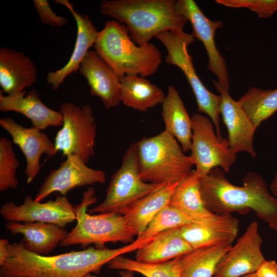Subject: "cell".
Instances as JSON below:
<instances>
[{"instance_id":"6da1fadb","label":"cell","mask_w":277,"mask_h":277,"mask_svg":"<svg viewBox=\"0 0 277 277\" xmlns=\"http://www.w3.org/2000/svg\"><path fill=\"white\" fill-rule=\"evenodd\" d=\"M147 241L137 238L126 246L115 248L87 249L56 255H40L28 251L22 242L9 244L8 255L0 266L3 277H84L98 273L114 258L136 251Z\"/></svg>"},{"instance_id":"7a4b0ae2","label":"cell","mask_w":277,"mask_h":277,"mask_svg":"<svg viewBox=\"0 0 277 277\" xmlns=\"http://www.w3.org/2000/svg\"><path fill=\"white\" fill-rule=\"evenodd\" d=\"M225 173L221 168H214L201 178L200 192L206 208L219 215L252 210L268 225L272 223L277 216V200L262 175L249 171L240 186L230 182Z\"/></svg>"},{"instance_id":"3957f363","label":"cell","mask_w":277,"mask_h":277,"mask_svg":"<svg viewBox=\"0 0 277 277\" xmlns=\"http://www.w3.org/2000/svg\"><path fill=\"white\" fill-rule=\"evenodd\" d=\"M100 12L123 23L138 45L150 43L161 33L183 29L188 22L175 0H104Z\"/></svg>"},{"instance_id":"277c9868","label":"cell","mask_w":277,"mask_h":277,"mask_svg":"<svg viewBox=\"0 0 277 277\" xmlns=\"http://www.w3.org/2000/svg\"><path fill=\"white\" fill-rule=\"evenodd\" d=\"M95 51L119 76L153 75L162 63L161 53L151 43L138 45L128 28L115 20L108 21L98 32Z\"/></svg>"},{"instance_id":"5b68a950","label":"cell","mask_w":277,"mask_h":277,"mask_svg":"<svg viewBox=\"0 0 277 277\" xmlns=\"http://www.w3.org/2000/svg\"><path fill=\"white\" fill-rule=\"evenodd\" d=\"M140 176L155 184L179 183L192 171L194 166L177 141L166 131L135 143Z\"/></svg>"},{"instance_id":"8992f818","label":"cell","mask_w":277,"mask_h":277,"mask_svg":"<svg viewBox=\"0 0 277 277\" xmlns=\"http://www.w3.org/2000/svg\"><path fill=\"white\" fill-rule=\"evenodd\" d=\"M97 201L92 187L83 192L81 202L74 206L76 225L60 246L85 247L93 244L103 248L108 243H131L134 241L136 234L123 215L113 212L91 215L88 212L89 207Z\"/></svg>"},{"instance_id":"52a82bcc","label":"cell","mask_w":277,"mask_h":277,"mask_svg":"<svg viewBox=\"0 0 277 277\" xmlns=\"http://www.w3.org/2000/svg\"><path fill=\"white\" fill-rule=\"evenodd\" d=\"M165 46V62L180 68L186 76L195 97L198 112L207 114L213 123L218 137L223 138L220 129L221 97L212 93L204 85L193 66L188 46L195 38L183 29L167 31L155 37Z\"/></svg>"},{"instance_id":"ba28073f","label":"cell","mask_w":277,"mask_h":277,"mask_svg":"<svg viewBox=\"0 0 277 277\" xmlns=\"http://www.w3.org/2000/svg\"><path fill=\"white\" fill-rule=\"evenodd\" d=\"M168 183L155 184L143 181L140 176L135 143L126 150L119 169L112 175L104 200L88 212H113L122 214L130 205Z\"/></svg>"},{"instance_id":"9c48e42d","label":"cell","mask_w":277,"mask_h":277,"mask_svg":"<svg viewBox=\"0 0 277 277\" xmlns=\"http://www.w3.org/2000/svg\"><path fill=\"white\" fill-rule=\"evenodd\" d=\"M63 125L54 139L55 150L64 156L79 155L86 164L95 155L97 125L90 105L65 102L60 107Z\"/></svg>"},{"instance_id":"30bf717a","label":"cell","mask_w":277,"mask_h":277,"mask_svg":"<svg viewBox=\"0 0 277 277\" xmlns=\"http://www.w3.org/2000/svg\"><path fill=\"white\" fill-rule=\"evenodd\" d=\"M191 119L192 135L189 156L195 166L196 173L201 178L217 167L225 173L229 172L237 155L230 149L227 138L218 137L209 117L195 113Z\"/></svg>"},{"instance_id":"8fae6325","label":"cell","mask_w":277,"mask_h":277,"mask_svg":"<svg viewBox=\"0 0 277 277\" xmlns=\"http://www.w3.org/2000/svg\"><path fill=\"white\" fill-rule=\"evenodd\" d=\"M0 213L7 222H43L63 228L76 220L74 206L64 195L45 203L36 201L27 195L20 205L13 202L4 204Z\"/></svg>"},{"instance_id":"7c38bea8","label":"cell","mask_w":277,"mask_h":277,"mask_svg":"<svg viewBox=\"0 0 277 277\" xmlns=\"http://www.w3.org/2000/svg\"><path fill=\"white\" fill-rule=\"evenodd\" d=\"M179 11L190 22L192 35L201 41L208 57L207 69L217 77L218 83L226 90H230V78L225 60L216 46L214 35L216 31L223 27L221 21H212L202 11L193 0L176 1Z\"/></svg>"},{"instance_id":"4fadbf2b","label":"cell","mask_w":277,"mask_h":277,"mask_svg":"<svg viewBox=\"0 0 277 277\" xmlns=\"http://www.w3.org/2000/svg\"><path fill=\"white\" fill-rule=\"evenodd\" d=\"M259 225L253 221L218 263L213 277H241L255 272L265 260Z\"/></svg>"},{"instance_id":"5bb4252c","label":"cell","mask_w":277,"mask_h":277,"mask_svg":"<svg viewBox=\"0 0 277 277\" xmlns=\"http://www.w3.org/2000/svg\"><path fill=\"white\" fill-rule=\"evenodd\" d=\"M105 173L87 166L78 155L70 154L58 168L50 171L34 200L41 202L50 194L58 192L65 196L70 190L85 186L106 182Z\"/></svg>"},{"instance_id":"9a60e30c","label":"cell","mask_w":277,"mask_h":277,"mask_svg":"<svg viewBox=\"0 0 277 277\" xmlns=\"http://www.w3.org/2000/svg\"><path fill=\"white\" fill-rule=\"evenodd\" d=\"M0 126L11 135L13 142L25 155L27 183H31L39 172L41 156L43 154L52 156L57 153L54 143L42 131L32 126L25 127L10 117L1 118Z\"/></svg>"},{"instance_id":"2e32d148","label":"cell","mask_w":277,"mask_h":277,"mask_svg":"<svg viewBox=\"0 0 277 277\" xmlns=\"http://www.w3.org/2000/svg\"><path fill=\"white\" fill-rule=\"evenodd\" d=\"M213 84L221 97L220 113L227 128L229 147L235 154L245 152L255 159L256 153L253 145L255 128L237 101L230 95L217 81Z\"/></svg>"},{"instance_id":"e0dca14e","label":"cell","mask_w":277,"mask_h":277,"mask_svg":"<svg viewBox=\"0 0 277 277\" xmlns=\"http://www.w3.org/2000/svg\"><path fill=\"white\" fill-rule=\"evenodd\" d=\"M78 71L86 79L91 95L98 97L106 109L114 108L120 104L121 77L95 50L87 52Z\"/></svg>"},{"instance_id":"ac0fdd59","label":"cell","mask_w":277,"mask_h":277,"mask_svg":"<svg viewBox=\"0 0 277 277\" xmlns=\"http://www.w3.org/2000/svg\"><path fill=\"white\" fill-rule=\"evenodd\" d=\"M182 238L193 250L232 244L239 230V220L232 214L213 213L208 219L179 227Z\"/></svg>"},{"instance_id":"d6986e66","label":"cell","mask_w":277,"mask_h":277,"mask_svg":"<svg viewBox=\"0 0 277 277\" xmlns=\"http://www.w3.org/2000/svg\"><path fill=\"white\" fill-rule=\"evenodd\" d=\"M56 4L66 7L73 15L76 24L77 34L73 51L68 62L61 68L48 73L47 83L53 90H57L65 79L78 70L84 57L94 46L98 31L89 15L78 13L68 0H56Z\"/></svg>"},{"instance_id":"ffe728a7","label":"cell","mask_w":277,"mask_h":277,"mask_svg":"<svg viewBox=\"0 0 277 277\" xmlns=\"http://www.w3.org/2000/svg\"><path fill=\"white\" fill-rule=\"evenodd\" d=\"M26 90L13 95H4L0 92V110L21 113L28 118L32 127L43 131L49 127L63 125V115L58 111L46 106L42 101L39 93L32 90L26 94Z\"/></svg>"},{"instance_id":"44dd1931","label":"cell","mask_w":277,"mask_h":277,"mask_svg":"<svg viewBox=\"0 0 277 277\" xmlns=\"http://www.w3.org/2000/svg\"><path fill=\"white\" fill-rule=\"evenodd\" d=\"M37 79L32 60L22 52L6 47L0 49V86L2 91L13 95L25 91Z\"/></svg>"},{"instance_id":"7402d4cb","label":"cell","mask_w":277,"mask_h":277,"mask_svg":"<svg viewBox=\"0 0 277 277\" xmlns=\"http://www.w3.org/2000/svg\"><path fill=\"white\" fill-rule=\"evenodd\" d=\"M6 230L12 235L21 234V241L28 251L47 255L66 238L68 232L55 224L43 222H8Z\"/></svg>"},{"instance_id":"603a6c76","label":"cell","mask_w":277,"mask_h":277,"mask_svg":"<svg viewBox=\"0 0 277 277\" xmlns=\"http://www.w3.org/2000/svg\"><path fill=\"white\" fill-rule=\"evenodd\" d=\"M178 183H168L138 199L122 213L136 235H140L155 215L169 205L171 196Z\"/></svg>"},{"instance_id":"cb8c5ba5","label":"cell","mask_w":277,"mask_h":277,"mask_svg":"<svg viewBox=\"0 0 277 277\" xmlns=\"http://www.w3.org/2000/svg\"><path fill=\"white\" fill-rule=\"evenodd\" d=\"M193 249L182 238L179 227L162 232L136 251L135 260L157 264L169 261L188 253Z\"/></svg>"},{"instance_id":"d4e9b609","label":"cell","mask_w":277,"mask_h":277,"mask_svg":"<svg viewBox=\"0 0 277 277\" xmlns=\"http://www.w3.org/2000/svg\"><path fill=\"white\" fill-rule=\"evenodd\" d=\"M162 105L165 131L177 141L184 152L189 151L192 135V119L178 91L173 86L168 87Z\"/></svg>"},{"instance_id":"484cf974","label":"cell","mask_w":277,"mask_h":277,"mask_svg":"<svg viewBox=\"0 0 277 277\" xmlns=\"http://www.w3.org/2000/svg\"><path fill=\"white\" fill-rule=\"evenodd\" d=\"M121 102L125 106L141 112L162 104L164 92L148 79L136 75L121 77Z\"/></svg>"},{"instance_id":"4316f807","label":"cell","mask_w":277,"mask_h":277,"mask_svg":"<svg viewBox=\"0 0 277 277\" xmlns=\"http://www.w3.org/2000/svg\"><path fill=\"white\" fill-rule=\"evenodd\" d=\"M201 177L194 170L178 183L171 196L169 205L198 222L213 213L206 207L200 192Z\"/></svg>"},{"instance_id":"83f0119b","label":"cell","mask_w":277,"mask_h":277,"mask_svg":"<svg viewBox=\"0 0 277 277\" xmlns=\"http://www.w3.org/2000/svg\"><path fill=\"white\" fill-rule=\"evenodd\" d=\"M232 244L193 250L180 256V277H213L216 267Z\"/></svg>"},{"instance_id":"f1b7e54d","label":"cell","mask_w":277,"mask_h":277,"mask_svg":"<svg viewBox=\"0 0 277 277\" xmlns=\"http://www.w3.org/2000/svg\"><path fill=\"white\" fill-rule=\"evenodd\" d=\"M237 101L256 129L277 111V88L251 87Z\"/></svg>"},{"instance_id":"f546056e","label":"cell","mask_w":277,"mask_h":277,"mask_svg":"<svg viewBox=\"0 0 277 277\" xmlns=\"http://www.w3.org/2000/svg\"><path fill=\"white\" fill-rule=\"evenodd\" d=\"M107 267L137 272L146 277H180V256L164 263L148 264L120 255L111 260Z\"/></svg>"},{"instance_id":"4dcf8cb0","label":"cell","mask_w":277,"mask_h":277,"mask_svg":"<svg viewBox=\"0 0 277 277\" xmlns=\"http://www.w3.org/2000/svg\"><path fill=\"white\" fill-rule=\"evenodd\" d=\"M197 222H200L168 205L155 215L145 231L137 236L150 239L167 230Z\"/></svg>"},{"instance_id":"1f68e13d","label":"cell","mask_w":277,"mask_h":277,"mask_svg":"<svg viewBox=\"0 0 277 277\" xmlns=\"http://www.w3.org/2000/svg\"><path fill=\"white\" fill-rule=\"evenodd\" d=\"M19 162L15 154L12 141L0 138V191L15 189L18 184L16 171Z\"/></svg>"},{"instance_id":"d6a6232c","label":"cell","mask_w":277,"mask_h":277,"mask_svg":"<svg viewBox=\"0 0 277 277\" xmlns=\"http://www.w3.org/2000/svg\"><path fill=\"white\" fill-rule=\"evenodd\" d=\"M215 2L228 7L247 8L262 18L269 17L277 11V0H216Z\"/></svg>"},{"instance_id":"836d02e7","label":"cell","mask_w":277,"mask_h":277,"mask_svg":"<svg viewBox=\"0 0 277 277\" xmlns=\"http://www.w3.org/2000/svg\"><path fill=\"white\" fill-rule=\"evenodd\" d=\"M33 5L40 21L52 27L66 26L68 21L64 16L58 15L51 8L47 0H33Z\"/></svg>"},{"instance_id":"e575fe53","label":"cell","mask_w":277,"mask_h":277,"mask_svg":"<svg viewBox=\"0 0 277 277\" xmlns=\"http://www.w3.org/2000/svg\"><path fill=\"white\" fill-rule=\"evenodd\" d=\"M256 277H277V263L265 260L255 272Z\"/></svg>"},{"instance_id":"d590c367","label":"cell","mask_w":277,"mask_h":277,"mask_svg":"<svg viewBox=\"0 0 277 277\" xmlns=\"http://www.w3.org/2000/svg\"><path fill=\"white\" fill-rule=\"evenodd\" d=\"M9 244V241L6 239H1L0 240V266L4 264L7 259L8 255V245Z\"/></svg>"},{"instance_id":"8d00e7d4","label":"cell","mask_w":277,"mask_h":277,"mask_svg":"<svg viewBox=\"0 0 277 277\" xmlns=\"http://www.w3.org/2000/svg\"><path fill=\"white\" fill-rule=\"evenodd\" d=\"M269 188L272 195L277 200V169L269 185Z\"/></svg>"},{"instance_id":"74e56055","label":"cell","mask_w":277,"mask_h":277,"mask_svg":"<svg viewBox=\"0 0 277 277\" xmlns=\"http://www.w3.org/2000/svg\"><path fill=\"white\" fill-rule=\"evenodd\" d=\"M120 277H135L134 275V272L129 270H121L120 272ZM84 277H98L95 275H92L91 273L86 275Z\"/></svg>"},{"instance_id":"f35d334b","label":"cell","mask_w":277,"mask_h":277,"mask_svg":"<svg viewBox=\"0 0 277 277\" xmlns=\"http://www.w3.org/2000/svg\"><path fill=\"white\" fill-rule=\"evenodd\" d=\"M269 227L277 232V216L275 220L270 224L268 225Z\"/></svg>"},{"instance_id":"ab89813d","label":"cell","mask_w":277,"mask_h":277,"mask_svg":"<svg viewBox=\"0 0 277 277\" xmlns=\"http://www.w3.org/2000/svg\"><path fill=\"white\" fill-rule=\"evenodd\" d=\"M241 277H256L255 272L249 273Z\"/></svg>"}]
</instances>
